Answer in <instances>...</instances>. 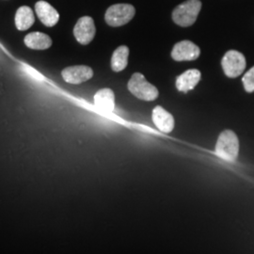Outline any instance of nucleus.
<instances>
[{"instance_id": "9b49d317", "label": "nucleus", "mask_w": 254, "mask_h": 254, "mask_svg": "<svg viewBox=\"0 0 254 254\" xmlns=\"http://www.w3.org/2000/svg\"><path fill=\"white\" fill-rule=\"evenodd\" d=\"M201 73L197 69H190L182 73L176 79V88L182 92H188L193 90L200 82Z\"/></svg>"}, {"instance_id": "4468645a", "label": "nucleus", "mask_w": 254, "mask_h": 254, "mask_svg": "<svg viewBox=\"0 0 254 254\" xmlns=\"http://www.w3.org/2000/svg\"><path fill=\"white\" fill-rule=\"evenodd\" d=\"M35 22L33 10L27 6L20 7L15 14V26L20 31H25L32 27Z\"/></svg>"}, {"instance_id": "dca6fc26", "label": "nucleus", "mask_w": 254, "mask_h": 254, "mask_svg": "<svg viewBox=\"0 0 254 254\" xmlns=\"http://www.w3.org/2000/svg\"><path fill=\"white\" fill-rule=\"evenodd\" d=\"M242 82L247 92L254 91V66L244 74Z\"/></svg>"}, {"instance_id": "39448f33", "label": "nucleus", "mask_w": 254, "mask_h": 254, "mask_svg": "<svg viewBox=\"0 0 254 254\" xmlns=\"http://www.w3.org/2000/svg\"><path fill=\"white\" fill-rule=\"evenodd\" d=\"M246 59L244 55L236 50L228 51L221 61V66L224 73L228 77L236 78L241 75L246 68Z\"/></svg>"}, {"instance_id": "6e6552de", "label": "nucleus", "mask_w": 254, "mask_h": 254, "mask_svg": "<svg viewBox=\"0 0 254 254\" xmlns=\"http://www.w3.org/2000/svg\"><path fill=\"white\" fill-rule=\"evenodd\" d=\"M62 75L64 77V81L77 85L90 80L93 76V71L89 66L76 65L64 69Z\"/></svg>"}, {"instance_id": "20e7f679", "label": "nucleus", "mask_w": 254, "mask_h": 254, "mask_svg": "<svg viewBox=\"0 0 254 254\" xmlns=\"http://www.w3.org/2000/svg\"><path fill=\"white\" fill-rule=\"evenodd\" d=\"M136 9L130 4H116L110 6L105 15L110 27H121L130 22L135 16Z\"/></svg>"}, {"instance_id": "2eb2a0df", "label": "nucleus", "mask_w": 254, "mask_h": 254, "mask_svg": "<svg viewBox=\"0 0 254 254\" xmlns=\"http://www.w3.org/2000/svg\"><path fill=\"white\" fill-rule=\"evenodd\" d=\"M129 57V48L126 46H119L111 58V68L114 72H122L127 68Z\"/></svg>"}, {"instance_id": "f03ea898", "label": "nucleus", "mask_w": 254, "mask_h": 254, "mask_svg": "<svg viewBox=\"0 0 254 254\" xmlns=\"http://www.w3.org/2000/svg\"><path fill=\"white\" fill-rule=\"evenodd\" d=\"M239 153V140L232 130L223 131L216 144V154L226 161H235Z\"/></svg>"}, {"instance_id": "423d86ee", "label": "nucleus", "mask_w": 254, "mask_h": 254, "mask_svg": "<svg viewBox=\"0 0 254 254\" xmlns=\"http://www.w3.org/2000/svg\"><path fill=\"white\" fill-rule=\"evenodd\" d=\"M96 28L93 19L90 16H83L77 21L73 27V35L76 41L83 46H87L93 40Z\"/></svg>"}, {"instance_id": "0eeeda50", "label": "nucleus", "mask_w": 254, "mask_h": 254, "mask_svg": "<svg viewBox=\"0 0 254 254\" xmlns=\"http://www.w3.org/2000/svg\"><path fill=\"white\" fill-rule=\"evenodd\" d=\"M200 50L190 41H182L173 46L172 57L176 62H190L200 57Z\"/></svg>"}, {"instance_id": "1a4fd4ad", "label": "nucleus", "mask_w": 254, "mask_h": 254, "mask_svg": "<svg viewBox=\"0 0 254 254\" xmlns=\"http://www.w3.org/2000/svg\"><path fill=\"white\" fill-rule=\"evenodd\" d=\"M35 10L40 21L46 27H54L60 20V14L57 9L44 0L37 2Z\"/></svg>"}, {"instance_id": "ddd939ff", "label": "nucleus", "mask_w": 254, "mask_h": 254, "mask_svg": "<svg viewBox=\"0 0 254 254\" xmlns=\"http://www.w3.org/2000/svg\"><path fill=\"white\" fill-rule=\"evenodd\" d=\"M25 45L34 50H46L52 46V39L43 32H31L25 37Z\"/></svg>"}, {"instance_id": "9d476101", "label": "nucleus", "mask_w": 254, "mask_h": 254, "mask_svg": "<svg viewBox=\"0 0 254 254\" xmlns=\"http://www.w3.org/2000/svg\"><path fill=\"white\" fill-rule=\"evenodd\" d=\"M153 121L155 127L164 133H171L174 128V119L173 115L164 109L162 107L157 106L153 110Z\"/></svg>"}, {"instance_id": "f8f14e48", "label": "nucleus", "mask_w": 254, "mask_h": 254, "mask_svg": "<svg viewBox=\"0 0 254 254\" xmlns=\"http://www.w3.org/2000/svg\"><path fill=\"white\" fill-rule=\"evenodd\" d=\"M95 106L103 112H112L115 109V95L110 89H102L94 95Z\"/></svg>"}, {"instance_id": "f257e3e1", "label": "nucleus", "mask_w": 254, "mask_h": 254, "mask_svg": "<svg viewBox=\"0 0 254 254\" xmlns=\"http://www.w3.org/2000/svg\"><path fill=\"white\" fill-rule=\"evenodd\" d=\"M200 9V0H188L173 9V21L180 27H190L198 18Z\"/></svg>"}, {"instance_id": "7ed1b4c3", "label": "nucleus", "mask_w": 254, "mask_h": 254, "mask_svg": "<svg viewBox=\"0 0 254 254\" xmlns=\"http://www.w3.org/2000/svg\"><path fill=\"white\" fill-rule=\"evenodd\" d=\"M128 90L140 100L154 101L158 97V90L146 80L140 73H134L128 82Z\"/></svg>"}]
</instances>
